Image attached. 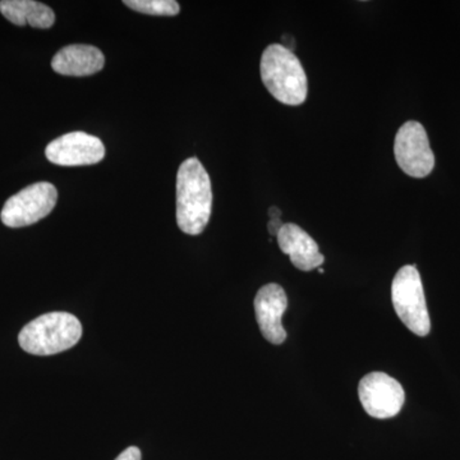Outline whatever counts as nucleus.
<instances>
[{"label": "nucleus", "instance_id": "6", "mask_svg": "<svg viewBox=\"0 0 460 460\" xmlns=\"http://www.w3.org/2000/svg\"><path fill=\"white\" fill-rule=\"evenodd\" d=\"M394 154L399 168L410 177L425 178L434 169L435 156L429 146L428 132L416 120H410L399 128Z\"/></svg>", "mask_w": 460, "mask_h": 460}, {"label": "nucleus", "instance_id": "9", "mask_svg": "<svg viewBox=\"0 0 460 460\" xmlns=\"http://www.w3.org/2000/svg\"><path fill=\"white\" fill-rule=\"evenodd\" d=\"M288 298L286 290L279 284H268L257 292L255 313L262 337L271 344L280 345L286 341L287 332L281 325V317L286 314Z\"/></svg>", "mask_w": 460, "mask_h": 460}, {"label": "nucleus", "instance_id": "14", "mask_svg": "<svg viewBox=\"0 0 460 460\" xmlns=\"http://www.w3.org/2000/svg\"><path fill=\"white\" fill-rule=\"evenodd\" d=\"M115 460H141V450L136 447H129L128 449L120 453Z\"/></svg>", "mask_w": 460, "mask_h": 460}, {"label": "nucleus", "instance_id": "15", "mask_svg": "<svg viewBox=\"0 0 460 460\" xmlns=\"http://www.w3.org/2000/svg\"><path fill=\"white\" fill-rule=\"evenodd\" d=\"M284 226V224L281 223L280 219L270 220V222H269V224H268V229H269V232H270L271 235H277V237H278V234H279L281 226Z\"/></svg>", "mask_w": 460, "mask_h": 460}, {"label": "nucleus", "instance_id": "12", "mask_svg": "<svg viewBox=\"0 0 460 460\" xmlns=\"http://www.w3.org/2000/svg\"><path fill=\"white\" fill-rule=\"evenodd\" d=\"M0 12L9 22L33 29H50L56 22L53 9L35 0H2Z\"/></svg>", "mask_w": 460, "mask_h": 460}, {"label": "nucleus", "instance_id": "1", "mask_svg": "<svg viewBox=\"0 0 460 460\" xmlns=\"http://www.w3.org/2000/svg\"><path fill=\"white\" fill-rule=\"evenodd\" d=\"M213 210V189L204 165L196 157L181 163L177 174V223L181 232H204Z\"/></svg>", "mask_w": 460, "mask_h": 460}, {"label": "nucleus", "instance_id": "16", "mask_svg": "<svg viewBox=\"0 0 460 460\" xmlns=\"http://www.w3.org/2000/svg\"><path fill=\"white\" fill-rule=\"evenodd\" d=\"M269 217H270V220L280 219L281 211L278 208H270V210H269Z\"/></svg>", "mask_w": 460, "mask_h": 460}, {"label": "nucleus", "instance_id": "11", "mask_svg": "<svg viewBox=\"0 0 460 460\" xmlns=\"http://www.w3.org/2000/svg\"><path fill=\"white\" fill-rule=\"evenodd\" d=\"M105 58L102 50L93 45H68L58 51L51 60V68L57 74L84 77L98 74L104 68Z\"/></svg>", "mask_w": 460, "mask_h": 460}, {"label": "nucleus", "instance_id": "5", "mask_svg": "<svg viewBox=\"0 0 460 460\" xmlns=\"http://www.w3.org/2000/svg\"><path fill=\"white\" fill-rule=\"evenodd\" d=\"M58 190L49 181H38L7 199L0 219L9 228H23L40 222L56 208Z\"/></svg>", "mask_w": 460, "mask_h": 460}, {"label": "nucleus", "instance_id": "7", "mask_svg": "<svg viewBox=\"0 0 460 460\" xmlns=\"http://www.w3.org/2000/svg\"><path fill=\"white\" fill-rule=\"evenodd\" d=\"M358 395L366 413L377 420L395 417L405 401L401 383L384 372L366 375L359 381Z\"/></svg>", "mask_w": 460, "mask_h": 460}, {"label": "nucleus", "instance_id": "8", "mask_svg": "<svg viewBox=\"0 0 460 460\" xmlns=\"http://www.w3.org/2000/svg\"><path fill=\"white\" fill-rule=\"evenodd\" d=\"M45 155L53 164L81 166L98 164L105 156V147L100 138L86 132H71L51 141Z\"/></svg>", "mask_w": 460, "mask_h": 460}, {"label": "nucleus", "instance_id": "10", "mask_svg": "<svg viewBox=\"0 0 460 460\" xmlns=\"http://www.w3.org/2000/svg\"><path fill=\"white\" fill-rule=\"evenodd\" d=\"M277 239L281 252L290 257L298 270L311 271L325 261L314 239L296 224H284Z\"/></svg>", "mask_w": 460, "mask_h": 460}, {"label": "nucleus", "instance_id": "13", "mask_svg": "<svg viewBox=\"0 0 460 460\" xmlns=\"http://www.w3.org/2000/svg\"><path fill=\"white\" fill-rule=\"evenodd\" d=\"M124 4L151 16H177L181 11L180 3L175 0H124Z\"/></svg>", "mask_w": 460, "mask_h": 460}, {"label": "nucleus", "instance_id": "2", "mask_svg": "<svg viewBox=\"0 0 460 460\" xmlns=\"http://www.w3.org/2000/svg\"><path fill=\"white\" fill-rule=\"evenodd\" d=\"M261 78L269 93L286 105L304 104L307 98V75L293 51L281 44H271L263 51Z\"/></svg>", "mask_w": 460, "mask_h": 460}, {"label": "nucleus", "instance_id": "4", "mask_svg": "<svg viewBox=\"0 0 460 460\" xmlns=\"http://www.w3.org/2000/svg\"><path fill=\"white\" fill-rule=\"evenodd\" d=\"M392 301L402 323L419 337H426L431 330V321L422 280L416 266H402L392 284Z\"/></svg>", "mask_w": 460, "mask_h": 460}, {"label": "nucleus", "instance_id": "3", "mask_svg": "<svg viewBox=\"0 0 460 460\" xmlns=\"http://www.w3.org/2000/svg\"><path fill=\"white\" fill-rule=\"evenodd\" d=\"M83 338L80 320L68 313H50L27 323L18 343L33 356H53L71 349Z\"/></svg>", "mask_w": 460, "mask_h": 460}]
</instances>
